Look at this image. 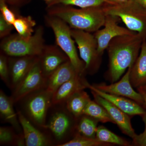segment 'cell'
Segmentation results:
<instances>
[{"label":"cell","mask_w":146,"mask_h":146,"mask_svg":"<svg viewBox=\"0 0 146 146\" xmlns=\"http://www.w3.org/2000/svg\"><path fill=\"white\" fill-rule=\"evenodd\" d=\"M1 14L7 23L13 25L17 15L9 9L4 0H0Z\"/></svg>","instance_id":"30"},{"label":"cell","mask_w":146,"mask_h":146,"mask_svg":"<svg viewBox=\"0 0 146 146\" xmlns=\"http://www.w3.org/2000/svg\"><path fill=\"white\" fill-rule=\"evenodd\" d=\"M89 82L84 76L78 75L59 86L53 94L52 104H65L78 91L88 88Z\"/></svg>","instance_id":"17"},{"label":"cell","mask_w":146,"mask_h":146,"mask_svg":"<svg viewBox=\"0 0 146 146\" xmlns=\"http://www.w3.org/2000/svg\"><path fill=\"white\" fill-rule=\"evenodd\" d=\"M14 102L2 89L0 90V117L1 121L8 123L19 133H23L17 112L15 111Z\"/></svg>","instance_id":"18"},{"label":"cell","mask_w":146,"mask_h":146,"mask_svg":"<svg viewBox=\"0 0 146 146\" xmlns=\"http://www.w3.org/2000/svg\"><path fill=\"white\" fill-rule=\"evenodd\" d=\"M136 1L146 9V0H136Z\"/></svg>","instance_id":"36"},{"label":"cell","mask_w":146,"mask_h":146,"mask_svg":"<svg viewBox=\"0 0 146 146\" xmlns=\"http://www.w3.org/2000/svg\"><path fill=\"white\" fill-rule=\"evenodd\" d=\"M36 25V22L31 16L17 15L13 26L18 34L24 37L29 38L34 33L33 28Z\"/></svg>","instance_id":"26"},{"label":"cell","mask_w":146,"mask_h":146,"mask_svg":"<svg viewBox=\"0 0 146 146\" xmlns=\"http://www.w3.org/2000/svg\"><path fill=\"white\" fill-rule=\"evenodd\" d=\"M103 9L106 14L118 17L127 28L146 39V9L136 0L120 4L107 5Z\"/></svg>","instance_id":"6"},{"label":"cell","mask_w":146,"mask_h":146,"mask_svg":"<svg viewBox=\"0 0 146 146\" xmlns=\"http://www.w3.org/2000/svg\"><path fill=\"white\" fill-rule=\"evenodd\" d=\"M138 88L143 90L145 93H146V85H144V86H141V87H139V88ZM137 89H138V88H137Z\"/></svg>","instance_id":"37"},{"label":"cell","mask_w":146,"mask_h":146,"mask_svg":"<svg viewBox=\"0 0 146 146\" xmlns=\"http://www.w3.org/2000/svg\"><path fill=\"white\" fill-rule=\"evenodd\" d=\"M145 125L144 132L139 135L136 134L133 139V144L135 145L146 146V112L141 115Z\"/></svg>","instance_id":"32"},{"label":"cell","mask_w":146,"mask_h":146,"mask_svg":"<svg viewBox=\"0 0 146 146\" xmlns=\"http://www.w3.org/2000/svg\"><path fill=\"white\" fill-rule=\"evenodd\" d=\"M119 19L116 16L106 14L104 28L95 32L94 35L98 43V51L100 55L102 56L110 42L115 37L136 33L119 26L118 22Z\"/></svg>","instance_id":"10"},{"label":"cell","mask_w":146,"mask_h":146,"mask_svg":"<svg viewBox=\"0 0 146 146\" xmlns=\"http://www.w3.org/2000/svg\"><path fill=\"white\" fill-rule=\"evenodd\" d=\"M131 67L128 68L127 72L119 81L114 82L110 85L99 84L94 85L97 89L108 94L126 97L134 101L143 106V98L139 92L134 91L131 85L129 79V75Z\"/></svg>","instance_id":"12"},{"label":"cell","mask_w":146,"mask_h":146,"mask_svg":"<svg viewBox=\"0 0 146 146\" xmlns=\"http://www.w3.org/2000/svg\"><path fill=\"white\" fill-rule=\"evenodd\" d=\"M83 114L88 115L101 122L114 123L106 110L95 101L91 100L89 101L84 109Z\"/></svg>","instance_id":"25"},{"label":"cell","mask_w":146,"mask_h":146,"mask_svg":"<svg viewBox=\"0 0 146 146\" xmlns=\"http://www.w3.org/2000/svg\"><path fill=\"white\" fill-rule=\"evenodd\" d=\"M38 58L42 73L47 78L61 65L70 60L66 54L54 45H46Z\"/></svg>","instance_id":"11"},{"label":"cell","mask_w":146,"mask_h":146,"mask_svg":"<svg viewBox=\"0 0 146 146\" xmlns=\"http://www.w3.org/2000/svg\"><path fill=\"white\" fill-rule=\"evenodd\" d=\"M76 119L68 111L65 104H52L42 130L54 146H61L75 135Z\"/></svg>","instance_id":"3"},{"label":"cell","mask_w":146,"mask_h":146,"mask_svg":"<svg viewBox=\"0 0 146 146\" xmlns=\"http://www.w3.org/2000/svg\"><path fill=\"white\" fill-rule=\"evenodd\" d=\"M44 18L46 24L53 31L56 44L68 56L77 72L80 75L84 76L85 64L78 54L70 27L62 19L55 16L47 14Z\"/></svg>","instance_id":"7"},{"label":"cell","mask_w":146,"mask_h":146,"mask_svg":"<svg viewBox=\"0 0 146 146\" xmlns=\"http://www.w3.org/2000/svg\"><path fill=\"white\" fill-rule=\"evenodd\" d=\"M53 94L47 88L32 92L15 103L16 110L42 130L52 104Z\"/></svg>","instance_id":"4"},{"label":"cell","mask_w":146,"mask_h":146,"mask_svg":"<svg viewBox=\"0 0 146 146\" xmlns=\"http://www.w3.org/2000/svg\"><path fill=\"white\" fill-rule=\"evenodd\" d=\"M45 1H51V0H45Z\"/></svg>","instance_id":"38"},{"label":"cell","mask_w":146,"mask_h":146,"mask_svg":"<svg viewBox=\"0 0 146 146\" xmlns=\"http://www.w3.org/2000/svg\"><path fill=\"white\" fill-rule=\"evenodd\" d=\"M38 58V56H8L10 89L11 91L27 75Z\"/></svg>","instance_id":"13"},{"label":"cell","mask_w":146,"mask_h":146,"mask_svg":"<svg viewBox=\"0 0 146 146\" xmlns=\"http://www.w3.org/2000/svg\"><path fill=\"white\" fill-rule=\"evenodd\" d=\"M91 91L95 101L106 110L114 123L116 124L119 126L123 133L129 136L132 139H133L136 134L131 126L129 115L108 101L101 97L96 92Z\"/></svg>","instance_id":"14"},{"label":"cell","mask_w":146,"mask_h":146,"mask_svg":"<svg viewBox=\"0 0 146 146\" xmlns=\"http://www.w3.org/2000/svg\"><path fill=\"white\" fill-rule=\"evenodd\" d=\"M90 100L89 95L82 90L70 97L65 104L68 111L77 119L83 115L84 109Z\"/></svg>","instance_id":"21"},{"label":"cell","mask_w":146,"mask_h":146,"mask_svg":"<svg viewBox=\"0 0 146 146\" xmlns=\"http://www.w3.org/2000/svg\"><path fill=\"white\" fill-rule=\"evenodd\" d=\"M44 35V29L42 26L37 27L29 38L18 33L10 35L2 40L1 52L8 56H39L46 46Z\"/></svg>","instance_id":"5"},{"label":"cell","mask_w":146,"mask_h":146,"mask_svg":"<svg viewBox=\"0 0 146 146\" xmlns=\"http://www.w3.org/2000/svg\"><path fill=\"white\" fill-rule=\"evenodd\" d=\"M47 78L42 73L39 58L22 81L13 91L11 97L14 104L25 96L42 88H46Z\"/></svg>","instance_id":"9"},{"label":"cell","mask_w":146,"mask_h":146,"mask_svg":"<svg viewBox=\"0 0 146 146\" xmlns=\"http://www.w3.org/2000/svg\"><path fill=\"white\" fill-rule=\"evenodd\" d=\"M129 79L134 88L146 84V40L143 42L139 56L131 69Z\"/></svg>","instance_id":"20"},{"label":"cell","mask_w":146,"mask_h":146,"mask_svg":"<svg viewBox=\"0 0 146 146\" xmlns=\"http://www.w3.org/2000/svg\"><path fill=\"white\" fill-rule=\"evenodd\" d=\"M26 146H52L51 141L43 131L35 125L20 111L16 110Z\"/></svg>","instance_id":"15"},{"label":"cell","mask_w":146,"mask_h":146,"mask_svg":"<svg viewBox=\"0 0 146 146\" xmlns=\"http://www.w3.org/2000/svg\"><path fill=\"white\" fill-rule=\"evenodd\" d=\"M109 5H117L127 2L130 0H106Z\"/></svg>","instance_id":"33"},{"label":"cell","mask_w":146,"mask_h":146,"mask_svg":"<svg viewBox=\"0 0 146 146\" xmlns=\"http://www.w3.org/2000/svg\"><path fill=\"white\" fill-rule=\"evenodd\" d=\"M47 7L55 5L75 6L80 8L104 7L108 5L106 0H51L46 2Z\"/></svg>","instance_id":"24"},{"label":"cell","mask_w":146,"mask_h":146,"mask_svg":"<svg viewBox=\"0 0 146 146\" xmlns=\"http://www.w3.org/2000/svg\"><path fill=\"white\" fill-rule=\"evenodd\" d=\"M138 92L141 94L142 96L143 97V98L144 102L142 106H143L144 109H145L146 110V93H145L143 90L139 89V88H138Z\"/></svg>","instance_id":"34"},{"label":"cell","mask_w":146,"mask_h":146,"mask_svg":"<svg viewBox=\"0 0 146 146\" xmlns=\"http://www.w3.org/2000/svg\"><path fill=\"white\" fill-rule=\"evenodd\" d=\"M88 88L110 103L129 115H142L146 112L143 106L131 100L120 96L108 94L97 89L94 85L88 84Z\"/></svg>","instance_id":"16"},{"label":"cell","mask_w":146,"mask_h":146,"mask_svg":"<svg viewBox=\"0 0 146 146\" xmlns=\"http://www.w3.org/2000/svg\"><path fill=\"white\" fill-rule=\"evenodd\" d=\"M98 121L83 114L76 119V132L87 138H96Z\"/></svg>","instance_id":"23"},{"label":"cell","mask_w":146,"mask_h":146,"mask_svg":"<svg viewBox=\"0 0 146 146\" xmlns=\"http://www.w3.org/2000/svg\"><path fill=\"white\" fill-rule=\"evenodd\" d=\"M78 75L80 74L69 60L61 65L47 78V89L53 94L63 83Z\"/></svg>","instance_id":"19"},{"label":"cell","mask_w":146,"mask_h":146,"mask_svg":"<svg viewBox=\"0 0 146 146\" xmlns=\"http://www.w3.org/2000/svg\"><path fill=\"white\" fill-rule=\"evenodd\" d=\"M71 34L78 46L82 60L85 64V74H93L98 70L102 56L98 51L96 39L91 33L71 29Z\"/></svg>","instance_id":"8"},{"label":"cell","mask_w":146,"mask_h":146,"mask_svg":"<svg viewBox=\"0 0 146 146\" xmlns=\"http://www.w3.org/2000/svg\"><path fill=\"white\" fill-rule=\"evenodd\" d=\"M7 3L11 5H18L20 4L23 0H4Z\"/></svg>","instance_id":"35"},{"label":"cell","mask_w":146,"mask_h":146,"mask_svg":"<svg viewBox=\"0 0 146 146\" xmlns=\"http://www.w3.org/2000/svg\"><path fill=\"white\" fill-rule=\"evenodd\" d=\"M14 29L13 25L9 23L0 14V38L3 39L10 35L11 32Z\"/></svg>","instance_id":"31"},{"label":"cell","mask_w":146,"mask_h":146,"mask_svg":"<svg viewBox=\"0 0 146 146\" xmlns=\"http://www.w3.org/2000/svg\"><path fill=\"white\" fill-rule=\"evenodd\" d=\"M47 14L62 19L71 29L96 32L104 26L106 14L103 7L77 9L71 6L55 5L47 7Z\"/></svg>","instance_id":"2"},{"label":"cell","mask_w":146,"mask_h":146,"mask_svg":"<svg viewBox=\"0 0 146 146\" xmlns=\"http://www.w3.org/2000/svg\"><path fill=\"white\" fill-rule=\"evenodd\" d=\"M96 138L98 141L106 143L116 144L122 146H128L129 145L127 141L103 126L97 127Z\"/></svg>","instance_id":"27"},{"label":"cell","mask_w":146,"mask_h":146,"mask_svg":"<svg viewBox=\"0 0 146 146\" xmlns=\"http://www.w3.org/2000/svg\"><path fill=\"white\" fill-rule=\"evenodd\" d=\"M0 145L2 146H26L23 133H19L11 126L1 127Z\"/></svg>","instance_id":"22"},{"label":"cell","mask_w":146,"mask_h":146,"mask_svg":"<svg viewBox=\"0 0 146 146\" xmlns=\"http://www.w3.org/2000/svg\"><path fill=\"white\" fill-rule=\"evenodd\" d=\"M109 144L102 143L96 138H87L76 133L74 137L70 141L61 146H98L106 145Z\"/></svg>","instance_id":"28"},{"label":"cell","mask_w":146,"mask_h":146,"mask_svg":"<svg viewBox=\"0 0 146 146\" xmlns=\"http://www.w3.org/2000/svg\"><path fill=\"white\" fill-rule=\"evenodd\" d=\"M145 40L135 33L117 36L110 41L106 49L109 58L108 74L111 82L117 81L126 70L133 66Z\"/></svg>","instance_id":"1"},{"label":"cell","mask_w":146,"mask_h":146,"mask_svg":"<svg viewBox=\"0 0 146 146\" xmlns=\"http://www.w3.org/2000/svg\"><path fill=\"white\" fill-rule=\"evenodd\" d=\"M8 56L1 52L0 53V77L10 89V77H9V67Z\"/></svg>","instance_id":"29"}]
</instances>
